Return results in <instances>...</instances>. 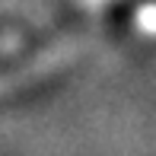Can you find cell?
<instances>
[{
    "mask_svg": "<svg viewBox=\"0 0 156 156\" xmlns=\"http://www.w3.org/2000/svg\"><path fill=\"white\" fill-rule=\"evenodd\" d=\"M80 51H83V45H80L76 38L58 41L54 48L35 54L32 61H26L23 67H16L13 73L0 76V96H13V93H19V89H29V86H35V83H41L45 76H51L54 70L73 64L76 58H80Z\"/></svg>",
    "mask_w": 156,
    "mask_h": 156,
    "instance_id": "6da1fadb",
    "label": "cell"
},
{
    "mask_svg": "<svg viewBox=\"0 0 156 156\" xmlns=\"http://www.w3.org/2000/svg\"><path fill=\"white\" fill-rule=\"evenodd\" d=\"M137 29L144 35H156V3H147L137 13Z\"/></svg>",
    "mask_w": 156,
    "mask_h": 156,
    "instance_id": "7a4b0ae2",
    "label": "cell"
},
{
    "mask_svg": "<svg viewBox=\"0 0 156 156\" xmlns=\"http://www.w3.org/2000/svg\"><path fill=\"white\" fill-rule=\"evenodd\" d=\"M16 35H0V58H3V54H10L13 48H16Z\"/></svg>",
    "mask_w": 156,
    "mask_h": 156,
    "instance_id": "3957f363",
    "label": "cell"
},
{
    "mask_svg": "<svg viewBox=\"0 0 156 156\" xmlns=\"http://www.w3.org/2000/svg\"><path fill=\"white\" fill-rule=\"evenodd\" d=\"M76 3H80L83 10H102V6H108L112 0H76Z\"/></svg>",
    "mask_w": 156,
    "mask_h": 156,
    "instance_id": "277c9868",
    "label": "cell"
}]
</instances>
